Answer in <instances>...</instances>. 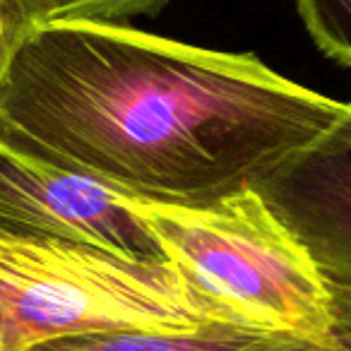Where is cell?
I'll return each instance as SVG.
<instances>
[{"instance_id":"cell-1","label":"cell","mask_w":351,"mask_h":351,"mask_svg":"<svg viewBox=\"0 0 351 351\" xmlns=\"http://www.w3.org/2000/svg\"><path fill=\"white\" fill-rule=\"evenodd\" d=\"M349 108L253 53L49 22L0 82V145L125 197L200 207L255 188Z\"/></svg>"},{"instance_id":"cell-2","label":"cell","mask_w":351,"mask_h":351,"mask_svg":"<svg viewBox=\"0 0 351 351\" xmlns=\"http://www.w3.org/2000/svg\"><path fill=\"white\" fill-rule=\"evenodd\" d=\"M118 197L145 219L183 279L231 322L327 351L330 284L253 188L200 207Z\"/></svg>"},{"instance_id":"cell-3","label":"cell","mask_w":351,"mask_h":351,"mask_svg":"<svg viewBox=\"0 0 351 351\" xmlns=\"http://www.w3.org/2000/svg\"><path fill=\"white\" fill-rule=\"evenodd\" d=\"M236 325L169 260L132 258L73 241L0 236V339L25 351L108 330Z\"/></svg>"},{"instance_id":"cell-4","label":"cell","mask_w":351,"mask_h":351,"mask_svg":"<svg viewBox=\"0 0 351 351\" xmlns=\"http://www.w3.org/2000/svg\"><path fill=\"white\" fill-rule=\"evenodd\" d=\"M0 236L73 241L132 258L166 260L156 236L118 193L87 176L0 145Z\"/></svg>"},{"instance_id":"cell-5","label":"cell","mask_w":351,"mask_h":351,"mask_svg":"<svg viewBox=\"0 0 351 351\" xmlns=\"http://www.w3.org/2000/svg\"><path fill=\"white\" fill-rule=\"evenodd\" d=\"M327 284H351V108L253 188Z\"/></svg>"},{"instance_id":"cell-6","label":"cell","mask_w":351,"mask_h":351,"mask_svg":"<svg viewBox=\"0 0 351 351\" xmlns=\"http://www.w3.org/2000/svg\"><path fill=\"white\" fill-rule=\"evenodd\" d=\"M25 351H320L308 341L243 325L164 327V330H108L60 337Z\"/></svg>"},{"instance_id":"cell-7","label":"cell","mask_w":351,"mask_h":351,"mask_svg":"<svg viewBox=\"0 0 351 351\" xmlns=\"http://www.w3.org/2000/svg\"><path fill=\"white\" fill-rule=\"evenodd\" d=\"M49 22H123L135 17H152L171 0H27Z\"/></svg>"},{"instance_id":"cell-8","label":"cell","mask_w":351,"mask_h":351,"mask_svg":"<svg viewBox=\"0 0 351 351\" xmlns=\"http://www.w3.org/2000/svg\"><path fill=\"white\" fill-rule=\"evenodd\" d=\"M317 49L351 68V0H296Z\"/></svg>"},{"instance_id":"cell-9","label":"cell","mask_w":351,"mask_h":351,"mask_svg":"<svg viewBox=\"0 0 351 351\" xmlns=\"http://www.w3.org/2000/svg\"><path fill=\"white\" fill-rule=\"evenodd\" d=\"M41 25V17L27 0H0V82L27 36Z\"/></svg>"},{"instance_id":"cell-10","label":"cell","mask_w":351,"mask_h":351,"mask_svg":"<svg viewBox=\"0 0 351 351\" xmlns=\"http://www.w3.org/2000/svg\"><path fill=\"white\" fill-rule=\"evenodd\" d=\"M332 335L327 351H351V284H330Z\"/></svg>"},{"instance_id":"cell-11","label":"cell","mask_w":351,"mask_h":351,"mask_svg":"<svg viewBox=\"0 0 351 351\" xmlns=\"http://www.w3.org/2000/svg\"><path fill=\"white\" fill-rule=\"evenodd\" d=\"M0 351H5V346H3V339H0Z\"/></svg>"}]
</instances>
